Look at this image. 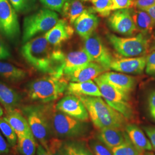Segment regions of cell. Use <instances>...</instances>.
Returning <instances> with one entry per match:
<instances>
[{"label": "cell", "instance_id": "47", "mask_svg": "<svg viewBox=\"0 0 155 155\" xmlns=\"http://www.w3.org/2000/svg\"><path fill=\"white\" fill-rule=\"evenodd\" d=\"M53 155H61L59 154V153L58 151H56L53 154Z\"/></svg>", "mask_w": 155, "mask_h": 155}, {"label": "cell", "instance_id": "46", "mask_svg": "<svg viewBox=\"0 0 155 155\" xmlns=\"http://www.w3.org/2000/svg\"><path fill=\"white\" fill-rule=\"evenodd\" d=\"M155 42H154L152 45L150 46V51H155Z\"/></svg>", "mask_w": 155, "mask_h": 155}, {"label": "cell", "instance_id": "28", "mask_svg": "<svg viewBox=\"0 0 155 155\" xmlns=\"http://www.w3.org/2000/svg\"><path fill=\"white\" fill-rule=\"evenodd\" d=\"M38 145L33 134L17 136V148L21 155H36Z\"/></svg>", "mask_w": 155, "mask_h": 155}, {"label": "cell", "instance_id": "40", "mask_svg": "<svg viewBox=\"0 0 155 155\" xmlns=\"http://www.w3.org/2000/svg\"><path fill=\"white\" fill-rule=\"evenodd\" d=\"M143 129L145 134L147 135L150 143L153 148L155 149V127L153 126H144Z\"/></svg>", "mask_w": 155, "mask_h": 155}, {"label": "cell", "instance_id": "39", "mask_svg": "<svg viewBox=\"0 0 155 155\" xmlns=\"http://www.w3.org/2000/svg\"><path fill=\"white\" fill-rule=\"evenodd\" d=\"M155 5V0H134V7L139 9H145Z\"/></svg>", "mask_w": 155, "mask_h": 155}, {"label": "cell", "instance_id": "24", "mask_svg": "<svg viewBox=\"0 0 155 155\" xmlns=\"http://www.w3.org/2000/svg\"><path fill=\"white\" fill-rule=\"evenodd\" d=\"M21 101V95L15 90L0 82V103L5 111L17 109Z\"/></svg>", "mask_w": 155, "mask_h": 155}, {"label": "cell", "instance_id": "26", "mask_svg": "<svg viewBox=\"0 0 155 155\" xmlns=\"http://www.w3.org/2000/svg\"><path fill=\"white\" fill-rule=\"evenodd\" d=\"M27 72L11 63L0 61V77L12 82H18L25 79Z\"/></svg>", "mask_w": 155, "mask_h": 155}, {"label": "cell", "instance_id": "27", "mask_svg": "<svg viewBox=\"0 0 155 155\" xmlns=\"http://www.w3.org/2000/svg\"><path fill=\"white\" fill-rule=\"evenodd\" d=\"M84 11V5L80 0H67L62 8L61 14L63 18L72 24Z\"/></svg>", "mask_w": 155, "mask_h": 155}, {"label": "cell", "instance_id": "32", "mask_svg": "<svg viewBox=\"0 0 155 155\" xmlns=\"http://www.w3.org/2000/svg\"><path fill=\"white\" fill-rule=\"evenodd\" d=\"M18 13H25L35 7L36 0H9Z\"/></svg>", "mask_w": 155, "mask_h": 155}, {"label": "cell", "instance_id": "16", "mask_svg": "<svg viewBox=\"0 0 155 155\" xmlns=\"http://www.w3.org/2000/svg\"><path fill=\"white\" fill-rule=\"evenodd\" d=\"M106 70L99 64L91 61L65 75L64 77L70 82H81L93 80Z\"/></svg>", "mask_w": 155, "mask_h": 155}, {"label": "cell", "instance_id": "22", "mask_svg": "<svg viewBox=\"0 0 155 155\" xmlns=\"http://www.w3.org/2000/svg\"><path fill=\"white\" fill-rule=\"evenodd\" d=\"M56 151L61 155H94L89 146L81 139L61 141Z\"/></svg>", "mask_w": 155, "mask_h": 155}, {"label": "cell", "instance_id": "12", "mask_svg": "<svg viewBox=\"0 0 155 155\" xmlns=\"http://www.w3.org/2000/svg\"><path fill=\"white\" fill-rule=\"evenodd\" d=\"M56 110L79 120L88 122L89 113L81 100L75 95L67 94L56 104Z\"/></svg>", "mask_w": 155, "mask_h": 155}, {"label": "cell", "instance_id": "45", "mask_svg": "<svg viewBox=\"0 0 155 155\" xmlns=\"http://www.w3.org/2000/svg\"><path fill=\"white\" fill-rule=\"evenodd\" d=\"M4 110H3V109L0 106V118L4 116Z\"/></svg>", "mask_w": 155, "mask_h": 155}, {"label": "cell", "instance_id": "5", "mask_svg": "<svg viewBox=\"0 0 155 155\" xmlns=\"http://www.w3.org/2000/svg\"><path fill=\"white\" fill-rule=\"evenodd\" d=\"M68 81L64 77L48 75L31 81L25 90L32 102L47 104L60 98L66 92Z\"/></svg>", "mask_w": 155, "mask_h": 155}, {"label": "cell", "instance_id": "17", "mask_svg": "<svg viewBox=\"0 0 155 155\" xmlns=\"http://www.w3.org/2000/svg\"><path fill=\"white\" fill-rule=\"evenodd\" d=\"M99 22V18L93 12L84 9L75 21L74 27L78 35L84 40L95 32Z\"/></svg>", "mask_w": 155, "mask_h": 155}, {"label": "cell", "instance_id": "49", "mask_svg": "<svg viewBox=\"0 0 155 155\" xmlns=\"http://www.w3.org/2000/svg\"><path fill=\"white\" fill-rule=\"evenodd\" d=\"M81 1H89V0H81Z\"/></svg>", "mask_w": 155, "mask_h": 155}, {"label": "cell", "instance_id": "31", "mask_svg": "<svg viewBox=\"0 0 155 155\" xmlns=\"http://www.w3.org/2000/svg\"><path fill=\"white\" fill-rule=\"evenodd\" d=\"M93 5V10L101 16H109L112 11L113 0H90Z\"/></svg>", "mask_w": 155, "mask_h": 155}, {"label": "cell", "instance_id": "4", "mask_svg": "<svg viewBox=\"0 0 155 155\" xmlns=\"http://www.w3.org/2000/svg\"><path fill=\"white\" fill-rule=\"evenodd\" d=\"M78 97L83 102L89 113L90 120L97 129L113 127L125 129L129 123L125 117L109 105L102 97Z\"/></svg>", "mask_w": 155, "mask_h": 155}, {"label": "cell", "instance_id": "38", "mask_svg": "<svg viewBox=\"0 0 155 155\" xmlns=\"http://www.w3.org/2000/svg\"><path fill=\"white\" fill-rule=\"evenodd\" d=\"M11 56V52L4 41L0 37V60H5Z\"/></svg>", "mask_w": 155, "mask_h": 155}, {"label": "cell", "instance_id": "13", "mask_svg": "<svg viewBox=\"0 0 155 155\" xmlns=\"http://www.w3.org/2000/svg\"><path fill=\"white\" fill-rule=\"evenodd\" d=\"M74 33V29L69 22L64 18H61L44 35L51 45L59 47L63 43L71 39Z\"/></svg>", "mask_w": 155, "mask_h": 155}, {"label": "cell", "instance_id": "21", "mask_svg": "<svg viewBox=\"0 0 155 155\" xmlns=\"http://www.w3.org/2000/svg\"><path fill=\"white\" fill-rule=\"evenodd\" d=\"M66 94L74 95L77 97H102L98 86L93 80L81 82L68 83Z\"/></svg>", "mask_w": 155, "mask_h": 155}, {"label": "cell", "instance_id": "19", "mask_svg": "<svg viewBox=\"0 0 155 155\" xmlns=\"http://www.w3.org/2000/svg\"><path fill=\"white\" fill-rule=\"evenodd\" d=\"M93 60L84 48L69 52L65 56L63 66V74L64 76Z\"/></svg>", "mask_w": 155, "mask_h": 155}, {"label": "cell", "instance_id": "48", "mask_svg": "<svg viewBox=\"0 0 155 155\" xmlns=\"http://www.w3.org/2000/svg\"><path fill=\"white\" fill-rule=\"evenodd\" d=\"M153 38H154V39H155V31L153 32Z\"/></svg>", "mask_w": 155, "mask_h": 155}, {"label": "cell", "instance_id": "8", "mask_svg": "<svg viewBox=\"0 0 155 155\" xmlns=\"http://www.w3.org/2000/svg\"><path fill=\"white\" fill-rule=\"evenodd\" d=\"M94 81L100 88L102 98L109 105L120 113L129 121L134 119V112L130 95L119 91L100 77Z\"/></svg>", "mask_w": 155, "mask_h": 155}, {"label": "cell", "instance_id": "18", "mask_svg": "<svg viewBox=\"0 0 155 155\" xmlns=\"http://www.w3.org/2000/svg\"><path fill=\"white\" fill-rule=\"evenodd\" d=\"M97 138L111 150L125 141L126 132L117 127H104L98 129Z\"/></svg>", "mask_w": 155, "mask_h": 155}, {"label": "cell", "instance_id": "14", "mask_svg": "<svg viewBox=\"0 0 155 155\" xmlns=\"http://www.w3.org/2000/svg\"><path fill=\"white\" fill-rule=\"evenodd\" d=\"M146 66V56L124 58L114 59L111 62L110 70L124 74H140Z\"/></svg>", "mask_w": 155, "mask_h": 155}, {"label": "cell", "instance_id": "36", "mask_svg": "<svg viewBox=\"0 0 155 155\" xmlns=\"http://www.w3.org/2000/svg\"><path fill=\"white\" fill-rule=\"evenodd\" d=\"M134 7V0H113L112 11Z\"/></svg>", "mask_w": 155, "mask_h": 155}, {"label": "cell", "instance_id": "35", "mask_svg": "<svg viewBox=\"0 0 155 155\" xmlns=\"http://www.w3.org/2000/svg\"><path fill=\"white\" fill-rule=\"evenodd\" d=\"M145 72L151 76H155V50L150 51L146 56Z\"/></svg>", "mask_w": 155, "mask_h": 155}, {"label": "cell", "instance_id": "1", "mask_svg": "<svg viewBox=\"0 0 155 155\" xmlns=\"http://www.w3.org/2000/svg\"><path fill=\"white\" fill-rule=\"evenodd\" d=\"M21 54L29 64L40 72L64 77L63 66L66 55L59 47L51 45L45 35L33 38L24 44Z\"/></svg>", "mask_w": 155, "mask_h": 155}, {"label": "cell", "instance_id": "44", "mask_svg": "<svg viewBox=\"0 0 155 155\" xmlns=\"http://www.w3.org/2000/svg\"><path fill=\"white\" fill-rule=\"evenodd\" d=\"M141 155H155V154L153 152H151V150H147L141 152Z\"/></svg>", "mask_w": 155, "mask_h": 155}, {"label": "cell", "instance_id": "20", "mask_svg": "<svg viewBox=\"0 0 155 155\" xmlns=\"http://www.w3.org/2000/svg\"><path fill=\"white\" fill-rule=\"evenodd\" d=\"M125 130L130 141L140 152L154 150L150 140L147 137L141 128L133 124H127Z\"/></svg>", "mask_w": 155, "mask_h": 155}, {"label": "cell", "instance_id": "10", "mask_svg": "<svg viewBox=\"0 0 155 155\" xmlns=\"http://www.w3.org/2000/svg\"><path fill=\"white\" fill-rule=\"evenodd\" d=\"M83 45V48L93 61L103 67L106 71L110 70L111 64L114 59L98 34L94 32L84 39Z\"/></svg>", "mask_w": 155, "mask_h": 155}, {"label": "cell", "instance_id": "7", "mask_svg": "<svg viewBox=\"0 0 155 155\" xmlns=\"http://www.w3.org/2000/svg\"><path fill=\"white\" fill-rule=\"evenodd\" d=\"M55 12L43 8L33 14L25 17L23 22L22 43L25 44L37 35L47 32L59 20Z\"/></svg>", "mask_w": 155, "mask_h": 155}, {"label": "cell", "instance_id": "15", "mask_svg": "<svg viewBox=\"0 0 155 155\" xmlns=\"http://www.w3.org/2000/svg\"><path fill=\"white\" fill-rule=\"evenodd\" d=\"M116 89L130 95L136 85V78L121 72L106 71L99 76Z\"/></svg>", "mask_w": 155, "mask_h": 155}, {"label": "cell", "instance_id": "6", "mask_svg": "<svg viewBox=\"0 0 155 155\" xmlns=\"http://www.w3.org/2000/svg\"><path fill=\"white\" fill-rule=\"evenodd\" d=\"M147 35L139 33L125 38L109 33L106 38L119 55L124 58H132L144 56L150 49V39Z\"/></svg>", "mask_w": 155, "mask_h": 155}, {"label": "cell", "instance_id": "2", "mask_svg": "<svg viewBox=\"0 0 155 155\" xmlns=\"http://www.w3.org/2000/svg\"><path fill=\"white\" fill-rule=\"evenodd\" d=\"M49 105H29L21 111L26 118L32 133L36 140L52 155L61 140L55 139L51 132L49 120Z\"/></svg>", "mask_w": 155, "mask_h": 155}, {"label": "cell", "instance_id": "25", "mask_svg": "<svg viewBox=\"0 0 155 155\" xmlns=\"http://www.w3.org/2000/svg\"><path fill=\"white\" fill-rule=\"evenodd\" d=\"M132 16L139 33L148 35L152 32L155 24L150 15L143 9H132Z\"/></svg>", "mask_w": 155, "mask_h": 155}, {"label": "cell", "instance_id": "34", "mask_svg": "<svg viewBox=\"0 0 155 155\" xmlns=\"http://www.w3.org/2000/svg\"><path fill=\"white\" fill-rule=\"evenodd\" d=\"M67 0H40L45 8L61 13L64 4Z\"/></svg>", "mask_w": 155, "mask_h": 155}, {"label": "cell", "instance_id": "11", "mask_svg": "<svg viewBox=\"0 0 155 155\" xmlns=\"http://www.w3.org/2000/svg\"><path fill=\"white\" fill-rule=\"evenodd\" d=\"M107 24L113 31L124 36H132L138 32L130 9L114 11L108 17Z\"/></svg>", "mask_w": 155, "mask_h": 155}, {"label": "cell", "instance_id": "9", "mask_svg": "<svg viewBox=\"0 0 155 155\" xmlns=\"http://www.w3.org/2000/svg\"><path fill=\"white\" fill-rule=\"evenodd\" d=\"M16 12L9 0H0V34L11 41L20 33Z\"/></svg>", "mask_w": 155, "mask_h": 155}, {"label": "cell", "instance_id": "43", "mask_svg": "<svg viewBox=\"0 0 155 155\" xmlns=\"http://www.w3.org/2000/svg\"><path fill=\"white\" fill-rule=\"evenodd\" d=\"M143 10L147 12L150 15V16L151 17L155 24V5Z\"/></svg>", "mask_w": 155, "mask_h": 155}, {"label": "cell", "instance_id": "41", "mask_svg": "<svg viewBox=\"0 0 155 155\" xmlns=\"http://www.w3.org/2000/svg\"><path fill=\"white\" fill-rule=\"evenodd\" d=\"M9 152V145L0 132V154H6Z\"/></svg>", "mask_w": 155, "mask_h": 155}, {"label": "cell", "instance_id": "29", "mask_svg": "<svg viewBox=\"0 0 155 155\" xmlns=\"http://www.w3.org/2000/svg\"><path fill=\"white\" fill-rule=\"evenodd\" d=\"M0 130L5 136L8 144L12 147H16L17 143V135L13 128L3 117L0 118Z\"/></svg>", "mask_w": 155, "mask_h": 155}, {"label": "cell", "instance_id": "30", "mask_svg": "<svg viewBox=\"0 0 155 155\" xmlns=\"http://www.w3.org/2000/svg\"><path fill=\"white\" fill-rule=\"evenodd\" d=\"M113 155H141L140 152L130 141L126 133L125 141L123 144L111 150Z\"/></svg>", "mask_w": 155, "mask_h": 155}, {"label": "cell", "instance_id": "33", "mask_svg": "<svg viewBox=\"0 0 155 155\" xmlns=\"http://www.w3.org/2000/svg\"><path fill=\"white\" fill-rule=\"evenodd\" d=\"M89 147L94 155H113L111 150L98 139H91Z\"/></svg>", "mask_w": 155, "mask_h": 155}, {"label": "cell", "instance_id": "37", "mask_svg": "<svg viewBox=\"0 0 155 155\" xmlns=\"http://www.w3.org/2000/svg\"><path fill=\"white\" fill-rule=\"evenodd\" d=\"M148 106L150 116L155 121V90L152 91L148 97Z\"/></svg>", "mask_w": 155, "mask_h": 155}, {"label": "cell", "instance_id": "3", "mask_svg": "<svg viewBox=\"0 0 155 155\" xmlns=\"http://www.w3.org/2000/svg\"><path fill=\"white\" fill-rule=\"evenodd\" d=\"M50 127L53 137L63 141L86 137L91 127L88 122L74 118L56 110L55 106L49 105Z\"/></svg>", "mask_w": 155, "mask_h": 155}, {"label": "cell", "instance_id": "42", "mask_svg": "<svg viewBox=\"0 0 155 155\" xmlns=\"http://www.w3.org/2000/svg\"><path fill=\"white\" fill-rule=\"evenodd\" d=\"M36 155H53L50 152L47 151L45 148L41 145L39 144L36 150Z\"/></svg>", "mask_w": 155, "mask_h": 155}, {"label": "cell", "instance_id": "23", "mask_svg": "<svg viewBox=\"0 0 155 155\" xmlns=\"http://www.w3.org/2000/svg\"><path fill=\"white\" fill-rule=\"evenodd\" d=\"M5 111V116L3 118L11 125L17 136L32 134L27 120L21 111L15 109Z\"/></svg>", "mask_w": 155, "mask_h": 155}]
</instances>
